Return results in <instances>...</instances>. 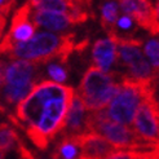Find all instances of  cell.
I'll use <instances>...</instances> for the list:
<instances>
[{
	"label": "cell",
	"instance_id": "cell-1",
	"mask_svg": "<svg viewBox=\"0 0 159 159\" xmlns=\"http://www.w3.org/2000/svg\"><path fill=\"white\" fill-rule=\"evenodd\" d=\"M75 51L74 35H56L52 33L36 34L26 43L17 44L5 56L16 61H27L31 63H47L53 60L66 62L71 52Z\"/></svg>",
	"mask_w": 159,
	"mask_h": 159
},
{
	"label": "cell",
	"instance_id": "cell-2",
	"mask_svg": "<svg viewBox=\"0 0 159 159\" xmlns=\"http://www.w3.org/2000/svg\"><path fill=\"white\" fill-rule=\"evenodd\" d=\"M152 96H155V80L137 82L122 75L118 91L104 109V113L110 120L128 127L132 124L141 102Z\"/></svg>",
	"mask_w": 159,
	"mask_h": 159
},
{
	"label": "cell",
	"instance_id": "cell-3",
	"mask_svg": "<svg viewBox=\"0 0 159 159\" xmlns=\"http://www.w3.org/2000/svg\"><path fill=\"white\" fill-rule=\"evenodd\" d=\"M120 76V73L102 71L96 66H91L87 70L75 92L82 100L85 110H104L116 93Z\"/></svg>",
	"mask_w": 159,
	"mask_h": 159
},
{
	"label": "cell",
	"instance_id": "cell-4",
	"mask_svg": "<svg viewBox=\"0 0 159 159\" xmlns=\"http://www.w3.org/2000/svg\"><path fill=\"white\" fill-rule=\"evenodd\" d=\"M87 131L96 133L105 139L116 150H133V152H150L158 149V145L144 141L129 127L115 123L105 115L104 110L88 111Z\"/></svg>",
	"mask_w": 159,
	"mask_h": 159
},
{
	"label": "cell",
	"instance_id": "cell-5",
	"mask_svg": "<svg viewBox=\"0 0 159 159\" xmlns=\"http://www.w3.org/2000/svg\"><path fill=\"white\" fill-rule=\"evenodd\" d=\"M74 92L75 91L71 88L65 94L49 100L45 104L36 124L26 129L29 139L39 149H47L51 140L62 131L69 107L74 97Z\"/></svg>",
	"mask_w": 159,
	"mask_h": 159
},
{
	"label": "cell",
	"instance_id": "cell-6",
	"mask_svg": "<svg viewBox=\"0 0 159 159\" xmlns=\"http://www.w3.org/2000/svg\"><path fill=\"white\" fill-rule=\"evenodd\" d=\"M31 11L33 8L30 7L29 3L23 4L20 9L16 11L12 18L9 33L2 39V43H0V54L5 56L13 47L21 43H26L34 36L35 26L30 21Z\"/></svg>",
	"mask_w": 159,
	"mask_h": 159
},
{
	"label": "cell",
	"instance_id": "cell-7",
	"mask_svg": "<svg viewBox=\"0 0 159 159\" xmlns=\"http://www.w3.org/2000/svg\"><path fill=\"white\" fill-rule=\"evenodd\" d=\"M133 131L144 141L158 145V102L155 96L141 102L133 118Z\"/></svg>",
	"mask_w": 159,
	"mask_h": 159
},
{
	"label": "cell",
	"instance_id": "cell-8",
	"mask_svg": "<svg viewBox=\"0 0 159 159\" xmlns=\"http://www.w3.org/2000/svg\"><path fill=\"white\" fill-rule=\"evenodd\" d=\"M123 12L142 29L152 35L158 34V7H154L150 0H118Z\"/></svg>",
	"mask_w": 159,
	"mask_h": 159
},
{
	"label": "cell",
	"instance_id": "cell-9",
	"mask_svg": "<svg viewBox=\"0 0 159 159\" xmlns=\"http://www.w3.org/2000/svg\"><path fill=\"white\" fill-rule=\"evenodd\" d=\"M73 139L80 150L79 157L84 159H105L116 150L105 139L92 132L79 134Z\"/></svg>",
	"mask_w": 159,
	"mask_h": 159
},
{
	"label": "cell",
	"instance_id": "cell-10",
	"mask_svg": "<svg viewBox=\"0 0 159 159\" xmlns=\"http://www.w3.org/2000/svg\"><path fill=\"white\" fill-rule=\"evenodd\" d=\"M36 65L27 61L0 63V85H17L34 83Z\"/></svg>",
	"mask_w": 159,
	"mask_h": 159
},
{
	"label": "cell",
	"instance_id": "cell-11",
	"mask_svg": "<svg viewBox=\"0 0 159 159\" xmlns=\"http://www.w3.org/2000/svg\"><path fill=\"white\" fill-rule=\"evenodd\" d=\"M87 116H88V111L85 110L82 100L74 92L73 101H71L65 123H63V128L61 131L62 137H75L88 132L87 131Z\"/></svg>",
	"mask_w": 159,
	"mask_h": 159
},
{
	"label": "cell",
	"instance_id": "cell-12",
	"mask_svg": "<svg viewBox=\"0 0 159 159\" xmlns=\"http://www.w3.org/2000/svg\"><path fill=\"white\" fill-rule=\"evenodd\" d=\"M92 57L96 67L107 71L114 62H116V47L111 39H100L94 43Z\"/></svg>",
	"mask_w": 159,
	"mask_h": 159
},
{
	"label": "cell",
	"instance_id": "cell-13",
	"mask_svg": "<svg viewBox=\"0 0 159 159\" xmlns=\"http://www.w3.org/2000/svg\"><path fill=\"white\" fill-rule=\"evenodd\" d=\"M30 17H33V22H34L35 27L36 26L44 27V29H48L52 31H63L71 25L70 20L65 14L56 13V12L36 9L34 13L31 11Z\"/></svg>",
	"mask_w": 159,
	"mask_h": 159
},
{
	"label": "cell",
	"instance_id": "cell-14",
	"mask_svg": "<svg viewBox=\"0 0 159 159\" xmlns=\"http://www.w3.org/2000/svg\"><path fill=\"white\" fill-rule=\"evenodd\" d=\"M119 8L116 2H107L101 8V23L107 34L114 33V25L118 20Z\"/></svg>",
	"mask_w": 159,
	"mask_h": 159
},
{
	"label": "cell",
	"instance_id": "cell-15",
	"mask_svg": "<svg viewBox=\"0 0 159 159\" xmlns=\"http://www.w3.org/2000/svg\"><path fill=\"white\" fill-rule=\"evenodd\" d=\"M79 155V148L73 137H62L60 144L53 153V159H76Z\"/></svg>",
	"mask_w": 159,
	"mask_h": 159
},
{
	"label": "cell",
	"instance_id": "cell-16",
	"mask_svg": "<svg viewBox=\"0 0 159 159\" xmlns=\"http://www.w3.org/2000/svg\"><path fill=\"white\" fill-rule=\"evenodd\" d=\"M18 134L11 125L4 123L0 124V153H8L14 145L18 144Z\"/></svg>",
	"mask_w": 159,
	"mask_h": 159
},
{
	"label": "cell",
	"instance_id": "cell-17",
	"mask_svg": "<svg viewBox=\"0 0 159 159\" xmlns=\"http://www.w3.org/2000/svg\"><path fill=\"white\" fill-rule=\"evenodd\" d=\"M158 49H159V43L155 39H152L150 42H148V44L145 45V53L146 56L150 58V65H152L155 70H158V63H159V53H158Z\"/></svg>",
	"mask_w": 159,
	"mask_h": 159
},
{
	"label": "cell",
	"instance_id": "cell-18",
	"mask_svg": "<svg viewBox=\"0 0 159 159\" xmlns=\"http://www.w3.org/2000/svg\"><path fill=\"white\" fill-rule=\"evenodd\" d=\"M48 74L51 75V78L56 83H63L66 80L67 78V71L63 69L62 63L58 62V63H51L49 67H48Z\"/></svg>",
	"mask_w": 159,
	"mask_h": 159
},
{
	"label": "cell",
	"instance_id": "cell-19",
	"mask_svg": "<svg viewBox=\"0 0 159 159\" xmlns=\"http://www.w3.org/2000/svg\"><path fill=\"white\" fill-rule=\"evenodd\" d=\"M139 152H133V150H115V152L106 157L105 159H137Z\"/></svg>",
	"mask_w": 159,
	"mask_h": 159
},
{
	"label": "cell",
	"instance_id": "cell-20",
	"mask_svg": "<svg viewBox=\"0 0 159 159\" xmlns=\"http://www.w3.org/2000/svg\"><path fill=\"white\" fill-rule=\"evenodd\" d=\"M132 20L129 17H127V16H123L118 20V27L122 29V30H131L132 29Z\"/></svg>",
	"mask_w": 159,
	"mask_h": 159
},
{
	"label": "cell",
	"instance_id": "cell-21",
	"mask_svg": "<svg viewBox=\"0 0 159 159\" xmlns=\"http://www.w3.org/2000/svg\"><path fill=\"white\" fill-rule=\"evenodd\" d=\"M137 159H158V149L150 150V152H139Z\"/></svg>",
	"mask_w": 159,
	"mask_h": 159
},
{
	"label": "cell",
	"instance_id": "cell-22",
	"mask_svg": "<svg viewBox=\"0 0 159 159\" xmlns=\"http://www.w3.org/2000/svg\"><path fill=\"white\" fill-rule=\"evenodd\" d=\"M70 2H74V3H76V4H79V5H82V7L89 8L92 0H70Z\"/></svg>",
	"mask_w": 159,
	"mask_h": 159
},
{
	"label": "cell",
	"instance_id": "cell-23",
	"mask_svg": "<svg viewBox=\"0 0 159 159\" xmlns=\"http://www.w3.org/2000/svg\"><path fill=\"white\" fill-rule=\"evenodd\" d=\"M5 23H7V17L3 14H0V38H2V34H3V30L5 27Z\"/></svg>",
	"mask_w": 159,
	"mask_h": 159
},
{
	"label": "cell",
	"instance_id": "cell-24",
	"mask_svg": "<svg viewBox=\"0 0 159 159\" xmlns=\"http://www.w3.org/2000/svg\"><path fill=\"white\" fill-rule=\"evenodd\" d=\"M4 155H5V154H3V153H0V159H4Z\"/></svg>",
	"mask_w": 159,
	"mask_h": 159
},
{
	"label": "cell",
	"instance_id": "cell-25",
	"mask_svg": "<svg viewBox=\"0 0 159 159\" xmlns=\"http://www.w3.org/2000/svg\"><path fill=\"white\" fill-rule=\"evenodd\" d=\"M3 2H4V0H0V5H2V4H3Z\"/></svg>",
	"mask_w": 159,
	"mask_h": 159
},
{
	"label": "cell",
	"instance_id": "cell-26",
	"mask_svg": "<svg viewBox=\"0 0 159 159\" xmlns=\"http://www.w3.org/2000/svg\"><path fill=\"white\" fill-rule=\"evenodd\" d=\"M0 63H2V62H0Z\"/></svg>",
	"mask_w": 159,
	"mask_h": 159
}]
</instances>
